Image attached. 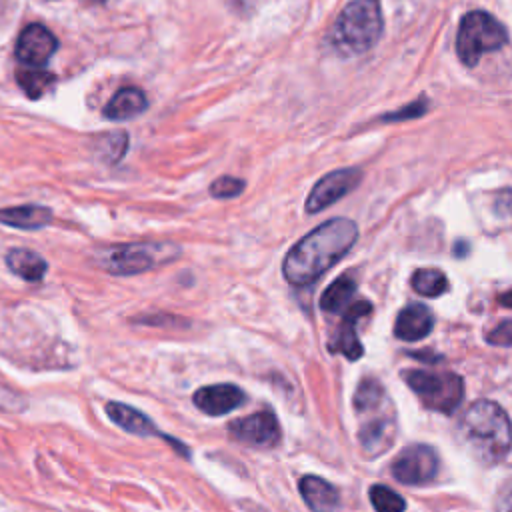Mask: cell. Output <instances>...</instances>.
Masks as SVG:
<instances>
[{
	"label": "cell",
	"mask_w": 512,
	"mask_h": 512,
	"mask_svg": "<svg viewBox=\"0 0 512 512\" xmlns=\"http://www.w3.org/2000/svg\"><path fill=\"white\" fill-rule=\"evenodd\" d=\"M358 238V226L348 218H332L302 236L284 256L282 274L292 286H306L330 270Z\"/></svg>",
	"instance_id": "1"
},
{
	"label": "cell",
	"mask_w": 512,
	"mask_h": 512,
	"mask_svg": "<svg viewBox=\"0 0 512 512\" xmlns=\"http://www.w3.org/2000/svg\"><path fill=\"white\" fill-rule=\"evenodd\" d=\"M460 436L484 464L504 460L512 448V422L492 400H476L460 420Z\"/></svg>",
	"instance_id": "2"
},
{
	"label": "cell",
	"mask_w": 512,
	"mask_h": 512,
	"mask_svg": "<svg viewBox=\"0 0 512 512\" xmlns=\"http://www.w3.org/2000/svg\"><path fill=\"white\" fill-rule=\"evenodd\" d=\"M382 10L378 0H352L336 18L330 42L344 56L368 52L382 34Z\"/></svg>",
	"instance_id": "3"
},
{
	"label": "cell",
	"mask_w": 512,
	"mask_h": 512,
	"mask_svg": "<svg viewBox=\"0 0 512 512\" xmlns=\"http://www.w3.org/2000/svg\"><path fill=\"white\" fill-rule=\"evenodd\" d=\"M178 256L180 248L172 242H132L108 248L98 256V266L116 276H132L168 264Z\"/></svg>",
	"instance_id": "4"
},
{
	"label": "cell",
	"mask_w": 512,
	"mask_h": 512,
	"mask_svg": "<svg viewBox=\"0 0 512 512\" xmlns=\"http://www.w3.org/2000/svg\"><path fill=\"white\" fill-rule=\"evenodd\" d=\"M506 40V28L492 14L484 10H472L460 20L456 52L466 66H476L484 54L500 50Z\"/></svg>",
	"instance_id": "5"
},
{
	"label": "cell",
	"mask_w": 512,
	"mask_h": 512,
	"mask_svg": "<svg viewBox=\"0 0 512 512\" xmlns=\"http://www.w3.org/2000/svg\"><path fill=\"white\" fill-rule=\"evenodd\" d=\"M402 378L428 410L452 414L464 398V380L454 372L404 370Z\"/></svg>",
	"instance_id": "6"
},
{
	"label": "cell",
	"mask_w": 512,
	"mask_h": 512,
	"mask_svg": "<svg viewBox=\"0 0 512 512\" xmlns=\"http://www.w3.org/2000/svg\"><path fill=\"white\" fill-rule=\"evenodd\" d=\"M390 470L400 484L422 486L436 478L438 454L428 444H410L398 452Z\"/></svg>",
	"instance_id": "7"
},
{
	"label": "cell",
	"mask_w": 512,
	"mask_h": 512,
	"mask_svg": "<svg viewBox=\"0 0 512 512\" xmlns=\"http://www.w3.org/2000/svg\"><path fill=\"white\" fill-rule=\"evenodd\" d=\"M228 432L234 440L254 448H274L280 444L282 438L278 418L270 410H260L230 422Z\"/></svg>",
	"instance_id": "8"
},
{
	"label": "cell",
	"mask_w": 512,
	"mask_h": 512,
	"mask_svg": "<svg viewBox=\"0 0 512 512\" xmlns=\"http://www.w3.org/2000/svg\"><path fill=\"white\" fill-rule=\"evenodd\" d=\"M360 178H362V172L358 168H340V170L328 172L310 190V194L306 198V212L316 214V212L332 206L342 196H346L350 190H354L356 184L360 182Z\"/></svg>",
	"instance_id": "9"
},
{
	"label": "cell",
	"mask_w": 512,
	"mask_h": 512,
	"mask_svg": "<svg viewBox=\"0 0 512 512\" xmlns=\"http://www.w3.org/2000/svg\"><path fill=\"white\" fill-rule=\"evenodd\" d=\"M56 48L58 40L44 24H30L18 36L16 58L26 66L40 68L52 58Z\"/></svg>",
	"instance_id": "10"
},
{
	"label": "cell",
	"mask_w": 512,
	"mask_h": 512,
	"mask_svg": "<svg viewBox=\"0 0 512 512\" xmlns=\"http://www.w3.org/2000/svg\"><path fill=\"white\" fill-rule=\"evenodd\" d=\"M372 312V304L366 300L352 302L342 314L344 320L340 322L336 334L332 336L328 350L334 354H344L348 360H358L364 354V348L356 336V322Z\"/></svg>",
	"instance_id": "11"
},
{
	"label": "cell",
	"mask_w": 512,
	"mask_h": 512,
	"mask_svg": "<svg viewBox=\"0 0 512 512\" xmlns=\"http://www.w3.org/2000/svg\"><path fill=\"white\" fill-rule=\"evenodd\" d=\"M196 408L208 416H224L246 402V394L236 384L202 386L192 396Z\"/></svg>",
	"instance_id": "12"
},
{
	"label": "cell",
	"mask_w": 512,
	"mask_h": 512,
	"mask_svg": "<svg viewBox=\"0 0 512 512\" xmlns=\"http://www.w3.org/2000/svg\"><path fill=\"white\" fill-rule=\"evenodd\" d=\"M360 446L368 456H380L394 444L396 438V422L388 414H376L366 420L358 432Z\"/></svg>",
	"instance_id": "13"
},
{
	"label": "cell",
	"mask_w": 512,
	"mask_h": 512,
	"mask_svg": "<svg viewBox=\"0 0 512 512\" xmlns=\"http://www.w3.org/2000/svg\"><path fill=\"white\" fill-rule=\"evenodd\" d=\"M432 326H434L432 312L424 304L412 302L398 312L394 334L404 342H418L432 332Z\"/></svg>",
	"instance_id": "14"
},
{
	"label": "cell",
	"mask_w": 512,
	"mask_h": 512,
	"mask_svg": "<svg viewBox=\"0 0 512 512\" xmlns=\"http://www.w3.org/2000/svg\"><path fill=\"white\" fill-rule=\"evenodd\" d=\"M300 494L312 512H336L340 506L338 490L314 474L300 478Z\"/></svg>",
	"instance_id": "15"
},
{
	"label": "cell",
	"mask_w": 512,
	"mask_h": 512,
	"mask_svg": "<svg viewBox=\"0 0 512 512\" xmlns=\"http://www.w3.org/2000/svg\"><path fill=\"white\" fill-rule=\"evenodd\" d=\"M148 106L146 94L136 86H124L114 92V96L104 106V116L110 120H130L142 114Z\"/></svg>",
	"instance_id": "16"
},
{
	"label": "cell",
	"mask_w": 512,
	"mask_h": 512,
	"mask_svg": "<svg viewBox=\"0 0 512 512\" xmlns=\"http://www.w3.org/2000/svg\"><path fill=\"white\" fill-rule=\"evenodd\" d=\"M52 222V210L38 204L10 206L0 208V224L20 228V230H38Z\"/></svg>",
	"instance_id": "17"
},
{
	"label": "cell",
	"mask_w": 512,
	"mask_h": 512,
	"mask_svg": "<svg viewBox=\"0 0 512 512\" xmlns=\"http://www.w3.org/2000/svg\"><path fill=\"white\" fill-rule=\"evenodd\" d=\"M106 414L110 416L112 422H116L122 430L136 434V436H160L156 430L154 422L134 406L122 404V402H108L106 404Z\"/></svg>",
	"instance_id": "18"
},
{
	"label": "cell",
	"mask_w": 512,
	"mask_h": 512,
	"mask_svg": "<svg viewBox=\"0 0 512 512\" xmlns=\"http://www.w3.org/2000/svg\"><path fill=\"white\" fill-rule=\"evenodd\" d=\"M6 264L18 278L34 284L40 282L48 270V262L38 252L28 248H12L6 254Z\"/></svg>",
	"instance_id": "19"
},
{
	"label": "cell",
	"mask_w": 512,
	"mask_h": 512,
	"mask_svg": "<svg viewBox=\"0 0 512 512\" xmlns=\"http://www.w3.org/2000/svg\"><path fill=\"white\" fill-rule=\"evenodd\" d=\"M356 292V282L350 276L336 278L320 296V308L330 314H342L352 302Z\"/></svg>",
	"instance_id": "20"
},
{
	"label": "cell",
	"mask_w": 512,
	"mask_h": 512,
	"mask_svg": "<svg viewBox=\"0 0 512 512\" xmlns=\"http://www.w3.org/2000/svg\"><path fill=\"white\" fill-rule=\"evenodd\" d=\"M382 402H386L384 386L376 378H362L356 392H354V408L358 414L378 412L382 408Z\"/></svg>",
	"instance_id": "21"
},
{
	"label": "cell",
	"mask_w": 512,
	"mask_h": 512,
	"mask_svg": "<svg viewBox=\"0 0 512 512\" xmlns=\"http://www.w3.org/2000/svg\"><path fill=\"white\" fill-rule=\"evenodd\" d=\"M414 292H418L420 296H428V298H436L440 294H444L448 290V280L446 274L438 268H420L412 274L410 280Z\"/></svg>",
	"instance_id": "22"
},
{
	"label": "cell",
	"mask_w": 512,
	"mask_h": 512,
	"mask_svg": "<svg viewBox=\"0 0 512 512\" xmlns=\"http://www.w3.org/2000/svg\"><path fill=\"white\" fill-rule=\"evenodd\" d=\"M56 76L52 72L28 66L16 72V82L18 86L26 92L28 98H40L52 84H54Z\"/></svg>",
	"instance_id": "23"
},
{
	"label": "cell",
	"mask_w": 512,
	"mask_h": 512,
	"mask_svg": "<svg viewBox=\"0 0 512 512\" xmlns=\"http://www.w3.org/2000/svg\"><path fill=\"white\" fill-rule=\"evenodd\" d=\"M368 496H370L372 508L376 512H404L406 510L404 498L384 484H372L368 490Z\"/></svg>",
	"instance_id": "24"
},
{
	"label": "cell",
	"mask_w": 512,
	"mask_h": 512,
	"mask_svg": "<svg viewBox=\"0 0 512 512\" xmlns=\"http://www.w3.org/2000/svg\"><path fill=\"white\" fill-rule=\"evenodd\" d=\"M244 186H246V184H244V180H240V178H234V176H220L218 180H214V182L210 184V194H212L214 198L226 200V198H234V196L242 194Z\"/></svg>",
	"instance_id": "25"
},
{
	"label": "cell",
	"mask_w": 512,
	"mask_h": 512,
	"mask_svg": "<svg viewBox=\"0 0 512 512\" xmlns=\"http://www.w3.org/2000/svg\"><path fill=\"white\" fill-rule=\"evenodd\" d=\"M126 148H128L126 132H114V134L106 136V152H104V156H106L108 162H118L124 156Z\"/></svg>",
	"instance_id": "26"
},
{
	"label": "cell",
	"mask_w": 512,
	"mask_h": 512,
	"mask_svg": "<svg viewBox=\"0 0 512 512\" xmlns=\"http://www.w3.org/2000/svg\"><path fill=\"white\" fill-rule=\"evenodd\" d=\"M486 342L492 346H512V320L500 322L486 334Z\"/></svg>",
	"instance_id": "27"
},
{
	"label": "cell",
	"mask_w": 512,
	"mask_h": 512,
	"mask_svg": "<svg viewBox=\"0 0 512 512\" xmlns=\"http://www.w3.org/2000/svg\"><path fill=\"white\" fill-rule=\"evenodd\" d=\"M26 408V398L20 396L18 392L10 390L8 386L0 384V410H8V412H18Z\"/></svg>",
	"instance_id": "28"
},
{
	"label": "cell",
	"mask_w": 512,
	"mask_h": 512,
	"mask_svg": "<svg viewBox=\"0 0 512 512\" xmlns=\"http://www.w3.org/2000/svg\"><path fill=\"white\" fill-rule=\"evenodd\" d=\"M494 510L496 512H512V476L504 480L500 486L496 500H494Z\"/></svg>",
	"instance_id": "29"
},
{
	"label": "cell",
	"mask_w": 512,
	"mask_h": 512,
	"mask_svg": "<svg viewBox=\"0 0 512 512\" xmlns=\"http://www.w3.org/2000/svg\"><path fill=\"white\" fill-rule=\"evenodd\" d=\"M426 112V100H418V102H414L410 108H404V110H400L398 114H388L384 120H402V118H412V116H420V114H424Z\"/></svg>",
	"instance_id": "30"
},
{
	"label": "cell",
	"mask_w": 512,
	"mask_h": 512,
	"mask_svg": "<svg viewBox=\"0 0 512 512\" xmlns=\"http://www.w3.org/2000/svg\"><path fill=\"white\" fill-rule=\"evenodd\" d=\"M498 302H500L502 306H506V308H512V290L500 294V296H498Z\"/></svg>",
	"instance_id": "31"
}]
</instances>
